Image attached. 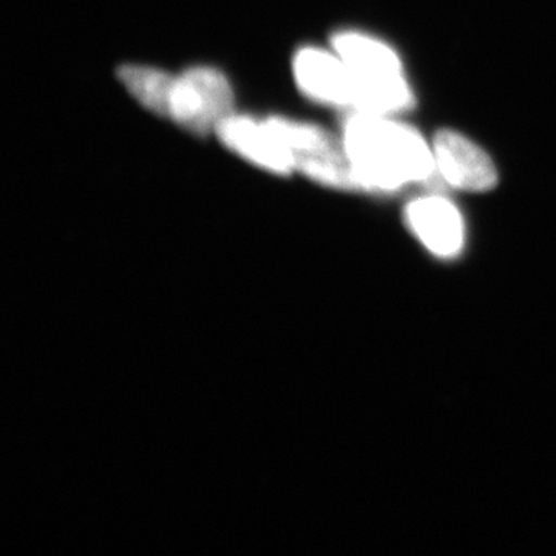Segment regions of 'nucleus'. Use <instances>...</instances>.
<instances>
[{
	"label": "nucleus",
	"instance_id": "nucleus-1",
	"mask_svg": "<svg viewBox=\"0 0 556 556\" xmlns=\"http://www.w3.org/2000/svg\"><path fill=\"white\" fill-rule=\"evenodd\" d=\"M342 130L348 155L367 192H394L438 174L433 148L391 116L350 110Z\"/></svg>",
	"mask_w": 556,
	"mask_h": 556
},
{
	"label": "nucleus",
	"instance_id": "nucleus-2",
	"mask_svg": "<svg viewBox=\"0 0 556 556\" xmlns=\"http://www.w3.org/2000/svg\"><path fill=\"white\" fill-rule=\"evenodd\" d=\"M332 50L356 76L357 110L393 116L415 105L402 62L386 42L361 31H340L332 36Z\"/></svg>",
	"mask_w": 556,
	"mask_h": 556
},
{
	"label": "nucleus",
	"instance_id": "nucleus-3",
	"mask_svg": "<svg viewBox=\"0 0 556 556\" xmlns=\"http://www.w3.org/2000/svg\"><path fill=\"white\" fill-rule=\"evenodd\" d=\"M266 121L287 146L300 174L328 188L348 192L364 190L343 139L316 124L300 123L287 116H269Z\"/></svg>",
	"mask_w": 556,
	"mask_h": 556
},
{
	"label": "nucleus",
	"instance_id": "nucleus-4",
	"mask_svg": "<svg viewBox=\"0 0 556 556\" xmlns=\"http://www.w3.org/2000/svg\"><path fill=\"white\" fill-rule=\"evenodd\" d=\"M233 91L225 73L197 65L174 76L166 118L190 134L204 137L233 113Z\"/></svg>",
	"mask_w": 556,
	"mask_h": 556
},
{
	"label": "nucleus",
	"instance_id": "nucleus-5",
	"mask_svg": "<svg viewBox=\"0 0 556 556\" xmlns=\"http://www.w3.org/2000/svg\"><path fill=\"white\" fill-rule=\"evenodd\" d=\"M298 87L311 100L348 110L358 108L356 76L334 50L305 47L292 60Z\"/></svg>",
	"mask_w": 556,
	"mask_h": 556
},
{
	"label": "nucleus",
	"instance_id": "nucleus-6",
	"mask_svg": "<svg viewBox=\"0 0 556 556\" xmlns=\"http://www.w3.org/2000/svg\"><path fill=\"white\" fill-rule=\"evenodd\" d=\"M215 135L226 148L260 169L277 175H289L295 170L287 146L266 119L258 121L233 112L218 124Z\"/></svg>",
	"mask_w": 556,
	"mask_h": 556
},
{
	"label": "nucleus",
	"instance_id": "nucleus-7",
	"mask_svg": "<svg viewBox=\"0 0 556 556\" xmlns=\"http://www.w3.org/2000/svg\"><path fill=\"white\" fill-rule=\"evenodd\" d=\"M431 148L438 174L452 188L466 192H486L495 188V164L471 139L444 129L438 131Z\"/></svg>",
	"mask_w": 556,
	"mask_h": 556
},
{
	"label": "nucleus",
	"instance_id": "nucleus-8",
	"mask_svg": "<svg viewBox=\"0 0 556 556\" xmlns=\"http://www.w3.org/2000/svg\"><path fill=\"white\" fill-rule=\"evenodd\" d=\"M407 223L420 243L441 258L463 251L466 228L459 211L444 197H420L407 206Z\"/></svg>",
	"mask_w": 556,
	"mask_h": 556
},
{
	"label": "nucleus",
	"instance_id": "nucleus-9",
	"mask_svg": "<svg viewBox=\"0 0 556 556\" xmlns=\"http://www.w3.org/2000/svg\"><path fill=\"white\" fill-rule=\"evenodd\" d=\"M116 76L142 108L166 118L175 75L149 65L126 64L121 65Z\"/></svg>",
	"mask_w": 556,
	"mask_h": 556
}]
</instances>
